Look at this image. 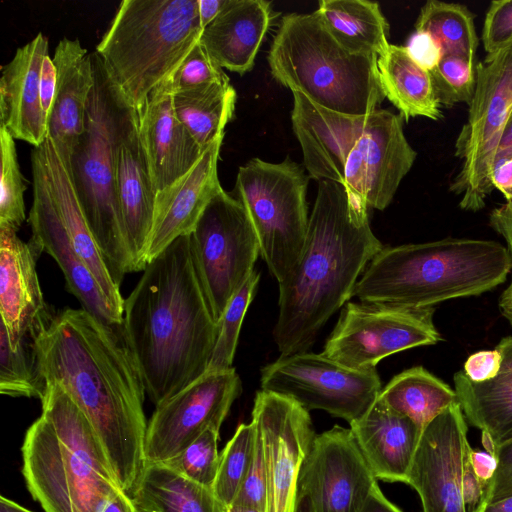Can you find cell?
I'll return each instance as SVG.
<instances>
[{"mask_svg":"<svg viewBox=\"0 0 512 512\" xmlns=\"http://www.w3.org/2000/svg\"><path fill=\"white\" fill-rule=\"evenodd\" d=\"M38 370L89 420L120 488L133 498L146 467L145 385L123 325L66 308L33 338Z\"/></svg>","mask_w":512,"mask_h":512,"instance_id":"1","label":"cell"},{"mask_svg":"<svg viewBox=\"0 0 512 512\" xmlns=\"http://www.w3.org/2000/svg\"><path fill=\"white\" fill-rule=\"evenodd\" d=\"M123 331L155 406L206 373L218 324L195 271L190 234L145 266L124 299Z\"/></svg>","mask_w":512,"mask_h":512,"instance_id":"2","label":"cell"},{"mask_svg":"<svg viewBox=\"0 0 512 512\" xmlns=\"http://www.w3.org/2000/svg\"><path fill=\"white\" fill-rule=\"evenodd\" d=\"M302 252L279 284L273 330L281 356L307 351L328 319L354 297L358 280L384 248L368 209L344 186L319 181Z\"/></svg>","mask_w":512,"mask_h":512,"instance_id":"3","label":"cell"},{"mask_svg":"<svg viewBox=\"0 0 512 512\" xmlns=\"http://www.w3.org/2000/svg\"><path fill=\"white\" fill-rule=\"evenodd\" d=\"M41 402L22 445L29 492L45 512H102L121 488L92 425L57 384Z\"/></svg>","mask_w":512,"mask_h":512,"instance_id":"4","label":"cell"},{"mask_svg":"<svg viewBox=\"0 0 512 512\" xmlns=\"http://www.w3.org/2000/svg\"><path fill=\"white\" fill-rule=\"evenodd\" d=\"M511 269L507 248L492 240L445 238L384 247L364 270L354 296L361 302L429 308L488 292Z\"/></svg>","mask_w":512,"mask_h":512,"instance_id":"5","label":"cell"},{"mask_svg":"<svg viewBox=\"0 0 512 512\" xmlns=\"http://www.w3.org/2000/svg\"><path fill=\"white\" fill-rule=\"evenodd\" d=\"M91 58L94 85L85 127L66 166L94 239L120 287L134 266L117 200L115 156L123 136L138 123V112L100 56L93 52Z\"/></svg>","mask_w":512,"mask_h":512,"instance_id":"6","label":"cell"},{"mask_svg":"<svg viewBox=\"0 0 512 512\" xmlns=\"http://www.w3.org/2000/svg\"><path fill=\"white\" fill-rule=\"evenodd\" d=\"M377 58L346 50L313 12L282 17L267 60L273 78L292 93L331 111L366 115L385 98Z\"/></svg>","mask_w":512,"mask_h":512,"instance_id":"7","label":"cell"},{"mask_svg":"<svg viewBox=\"0 0 512 512\" xmlns=\"http://www.w3.org/2000/svg\"><path fill=\"white\" fill-rule=\"evenodd\" d=\"M202 31L198 0H123L95 52L138 111L173 77Z\"/></svg>","mask_w":512,"mask_h":512,"instance_id":"8","label":"cell"},{"mask_svg":"<svg viewBox=\"0 0 512 512\" xmlns=\"http://www.w3.org/2000/svg\"><path fill=\"white\" fill-rule=\"evenodd\" d=\"M308 181L304 166L290 159L271 163L253 158L237 173L234 197L246 209L260 255L278 283L293 268L305 244Z\"/></svg>","mask_w":512,"mask_h":512,"instance_id":"9","label":"cell"},{"mask_svg":"<svg viewBox=\"0 0 512 512\" xmlns=\"http://www.w3.org/2000/svg\"><path fill=\"white\" fill-rule=\"evenodd\" d=\"M512 113V43L476 65V87L466 123L455 141L461 167L449 190L459 206L477 212L494 190V157Z\"/></svg>","mask_w":512,"mask_h":512,"instance_id":"10","label":"cell"},{"mask_svg":"<svg viewBox=\"0 0 512 512\" xmlns=\"http://www.w3.org/2000/svg\"><path fill=\"white\" fill-rule=\"evenodd\" d=\"M197 277L218 323L228 303L254 271L260 245L242 203L222 189L190 234Z\"/></svg>","mask_w":512,"mask_h":512,"instance_id":"11","label":"cell"},{"mask_svg":"<svg viewBox=\"0 0 512 512\" xmlns=\"http://www.w3.org/2000/svg\"><path fill=\"white\" fill-rule=\"evenodd\" d=\"M434 311V307L347 302L322 354L350 369L375 368L392 354L440 342Z\"/></svg>","mask_w":512,"mask_h":512,"instance_id":"12","label":"cell"},{"mask_svg":"<svg viewBox=\"0 0 512 512\" xmlns=\"http://www.w3.org/2000/svg\"><path fill=\"white\" fill-rule=\"evenodd\" d=\"M260 385L307 411L323 410L349 424L367 412L382 390L375 368L350 369L308 351L280 356L262 367Z\"/></svg>","mask_w":512,"mask_h":512,"instance_id":"13","label":"cell"},{"mask_svg":"<svg viewBox=\"0 0 512 512\" xmlns=\"http://www.w3.org/2000/svg\"><path fill=\"white\" fill-rule=\"evenodd\" d=\"M240 393L241 381L233 367L206 372L155 406L147 423L146 465L174 458L209 428L220 431Z\"/></svg>","mask_w":512,"mask_h":512,"instance_id":"14","label":"cell"},{"mask_svg":"<svg viewBox=\"0 0 512 512\" xmlns=\"http://www.w3.org/2000/svg\"><path fill=\"white\" fill-rule=\"evenodd\" d=\"M252 420L265 452V512H294L300 468L316 436L309 411L286 396L259 390Z\"/></svg>","mask_w":512,"mask_h":512,"instance_id":"15","label":"cell"},{"mask_svg":"<svg viewBox=\"0 0 512 512\" xmlns=\"http://www.w3.org/2000/svg\"><path fill=\"white\" fill-rule=\"evenodd\" d=\"M403 123L401 114L372 111L347 156L342 185L354 202L367 209L384 210L416 160Z\"/></svg>","mask_w":512,"mask_h":512,"instance_id":"16","label":"cell"},{"mask_svg":"<svg viewBox=\"0 0 512 512\" xmlns=\"http://www.w3.org/2000/svg\"><path fill=\"white\" fill-rule=\"evenodd\" d=\"M467 432L458 402L422 430L406 484L418 493L423 512H467L462 490L472 449Z\"/></svg>","mask_w":512,"mask_h":512,"instance_id":"17","label":"cell"},{"mask_svg":"<svg viewBox=\"0 0 512 512\" xmlns=\"http://www.w3.org/2000/svg\"><path fill=\"white\" fill-rule=\"evenodd\" d=\"M351 429L341 426L315 436L299 472L298 492L314 512H360L377 485Z\"/></svg>","mask_w":512,"mask_h":512,"instance_id":"18","label":"cell"},{"mask_svg":"<svg viewBox=\"0 0 512 512\" xmlns=\"http://www.w3.org/2000/svg\"><path fill=\"white\" fill-rule=\"evenodd\" d=\"M15 227L0 223V314L12 349L33 339L50 321L36 271L40 252Z\"/></svg>","mask_w":512,"mask_h":512,"instance_id":"19","label":"cell"},{"mask_svg":"<svg viewBox=\"0 0 512 512\" xmlns=\"http://www.w3.org/2000/svg\"><path fill=\"white\" fill-rule=\"evenodd\" d=\"M223 138L221 135L210 143L189 171L156 192L146 265L177 238L191 234L208 204L223 189L218 178Z\"/></svg>","mask_w":512,"mask_h":512,"instance_id":"20","label":"cell"},{"mask_svg":"<svg viewBox=\"0 0 512 512\" xmlns=\"http://www.w3.org/2000/svg\"><path fill=\"white\" fill-rule=\"evenodd\" d=\"M33 203L28 215L32 236L29 242L48 253L62 270L67 289L82 308L112 326L123 325L106 299L94 275L75 251L59 218L39 165L31 160Z\"/></svg>","mask_w":512,"mask_h":512,"instance_id":"21","label":"cell"},{"mask_svg":"<svg viewBox=\"0 0 512 512\" xmlns=\"http://www.w3.org/2000/svg\"><path fill=\"white\" fill-rule=\"evenodd\" d=\"M291 122L300 144L309 177L342 184L347 156L369 120L366 115H347L322 108L294 92Z\"/></svg>","mask_w":512,"mask_h":512,"instance_id":"22","label":"cell"},{"mask_svg":"<svg viewBox=\"0 0 512 512\" xmlns=\"http://www.w3.org/2000/svg\"><path fill=\"white\" fill-rule=\"evenodd\" d=\"M173 95L172 80H166L137 111L139 139L156 192L189 171L203 152L178 119Z\"/></svg>","mask_w":512,"mask_h":512,"instance_id":"23","label":"cell"},{"mask_svg":"<svg viewBox=\"0 0 512 512\" xmlns=\"http://www.w3.org/2000/svg\"><path fill=\"white\" fill-rule=\"evenodd\" d=\"M31 160L39 165L44 175L56 211L75 251L94 275L112 309L123 318L124 299L120 287L115 284L94 239L68 168L48 136L41 145L33 147Z\"/></svg>","mask_w":512,"mask_h":512,"instance_id":"24","label":"cell"},{"mask_svg":"<svg viewBox=\"0 0 512 512\" xmlns=\"http://www.w3.org/2000/svg\"><path fill=\"white\" fill-rule=\"evenodd\" d=\"M48 53V39L39 32L1 67L0 125L14 139L33 147L41 145L47 138V120L40 100V73Z\"/></svg>","mask_w":512,"mask_h":512,"instance_id":"25","label":"cell"},{"mask_svg":"<svg viewBox=\"0 0 512 512\" xmlns=\"http://www.w3.org/2000/svg\"><path fill=\"white\" fill-rule=\"evenodd\" d=\"M52 59L57 85L47 136L63 162L68 164L85 127L87 104L94 85L93 64L91 53L78 39H61Z\"/></svg>","mask_w":512,"mask_h":512,"instance_id":"26","label":"cell"},{"mask_svg":"<svg viewBox=\"0 0 512 512\" xmlns=\"http://www.w3.org/2000/svg\"><path fill=\"white\" fill-rule=\"evenodd\" d=\"M350 429L376 479L407 483L422 433L412 420L377 398L366 413L350 423Z\"/></svg>","mask_w":512,"mask_h":512,"instance_id":"27","label":"cell"},{"mask_svg":"<svg viewBox=\"0 0 512 512\" xmlns=\"http://www.w3.org/2000/svg\"><path fill=\"white\" fill-rule=\"evenodd\" d=\"M116 194L134 272L143 271L156 191L139 139L138 123L123 136L115 156Z\"/></svg>","mask_w":512,"mask_h":512,"instance_id":"28","label":"cell"},{"mask_svg":"<svg viewBox=\"0 0 512 512\" xmlns=\"http://www.w3.org/2000/svg\"><path fill=\"white\" fill-rule=\"evenodd\" d=\"M272 18L268 1L229 0L199 42L221 68L243 75L253 68Z\"/></svg>","mask_w":512,"mask_h":512,"instance_id":"29","label":"cell"},{"mask_svg":"<svg viewBox=\"0 0 512 512\" xmlns=\"http://www.w3.org/2000/svg\"><path fill=\"white\" fill-rule=\"evenodd\" d=\"M496 348L501 366L491 380L473 382L463 371L453 376L466 421L488 435L495 448L512 440V336L502 338Z\"/></svg>","mask_w":512,"mask_h":512,"instance_id":"30","label":"cell"},{"mask_svg":"<svg viewBox=\"0 0 512 512\" xmlns=\"http://www.w3.org/2000/svg\"><path fill=\"white\" fill-rule=\"evenodd\" d=\"M377 68L385 97L405 121L417 116L442 118L430 72L412 59L405 46L390 44L377 58Z\"/></svg>","mask_w":512,"mask_h":512,"instance_id":"31","label":"cell"},{"mask_svg":"<svg viewBox=\"0 0 512 512\" xmlns=\"http://www.w3.org/2000/svg\"><path fill=\"white\" fill-rule=\"evenodd\" d=\"M314 13L334 39L352 53L379 57L390 45L389 24L377 2L320 0Z\"/></svg>","mask_w":512,"mask_h":512,"instance_id":"32","label":"cell"},{"mask_svg":"<svg viewBox=\"0 0 512 512\" xmlns=\"http://www.w3.org/2000/svg\"><path fill=\"white\" fill-rule=\"evenodd\" d=\"M133 501L141 512H224L211 488L164 463L145 467Z\"/></svg>","mask_w":512,"mask_h":512,"instance_id":"33","label":"cell"},{"mask_svg":"<svg viewBox=\"0 0 512 512\" xmlns=\"http://www.w3.org/2000/svg\"><path fill=\"white\" fill-rule=\"evenodd\" d=\"M378 398L394 412L412 420L421 431L458 402L455 390L422 366L394 376Z\"/></svg>","mask_w":512,"mask_h":512,"instance_id":"34","label":"cell"},{"mask_svg":"<svg viewBox=\"0 0 512 512\" xmlns=\"http://www.w3.org/2000/svg\"><path fill=\"white\" fill-rule=\"evenodd\" d=\"M236 98L230 83H216L174 91L173 106L178 119L204 150L224 135L234 114Z\"/></svg>","mask_w":512,"mask_h":512,"instance_id":"35","label":"cell"},{"mask_svg":"<svg viewBox=\"0 0 512 512\" xmlns=\"http://www.w3.org/2000/svg\"><path fill=\"white\" fill-rule=\"evenodd\" d=\"M415 30L431 35L442 57L457 55L475 60L479 39L474 15L465 5L429 0L420 10Z\"/></svg>","mask_w":512,"mask_h":512,"instance_id":"36","label":"cell"},{"mask_svg":"<svg viewBox=\"0 0 512 512\" xmlns=\"http://www.w3.org/2000/svg\"><path fill=\"white\" fill-rule=\"evenodd\" d=\"M46 383L42 378L34 353L33 339L26 338L16 348L9 343L7 330L0 324V392L11 397L42 400Z\"/></svg>","mask_w":512,"mask_h":512,"instance_id":"37","label":"cell"},{"mask_svg":"<svg viewBox=\"0 0 512 512\" xmlns=\"http://www.w3.org/2000/svg\"><path fill=\"white\" fill-rule=\"evenodd\" d=\"M256 441V426L241 423L220 454L213 492L220 504L231 506L250 467Z\"/></svg>","mask_w":512,"mask_h":512,"instance_id":"38","label":"cell"},{"mask_svg":"<svg viewBox=\"0 0 512 512\" xmlns=\"http://www.w3.org/2000/svg\"><path fill=\"white\" fill-rule=\"evenodd\" d=\"M259 279V272L254 270L228 303L217 323L216 342L206 372L225 371L233 368L242 322L253 300Z\"/></svg>","mask_w":512,"mask_h":512,"instance_id":"39","label":"cell"},{"mask_svg":"<svg viewBox=\"0 0 512 512\" xmlns=\"http://www.w3.org/2000/svg\"><path fill=\"white\" fill-rule=\"evenodd\" d=\"M0 223L19 229L26 218V184L20 171L14 137L0 125Z\"/></svg>","mask_w":512,"mask_h":512,"instance_id":"40","label":"cell"},{"mask_svg":"<svg viewBox=\"0 0 512 512\" xmlns=\"http://www.w3.org/2000/svg\"><path fill=\"white\" fill-rule=\"evenodd\" d=\"M430 74L441 106L448 108L459 103L470 105L476 87L475 60L446 55Z\"/></svg>","mask_w":512,"mask_h":512,"instance_id":"41","label":"cell"},{"mask_svg":"<svg viewBox=\"0 0 512 512\" xmlns=\"http://www.w3.org/2000/svg\"><path fill=\"white\" fill-rule=\"evenodd\" d=\"M218 440L219 430L209 428L164 464L188 479L212 489L220 461Z\"/></svg>","mask_w":512,"mask_h":512,"instance_id":"42","label":"cell"},{"mask_svg":"<svg viewBox=\"0 0 512 512\" xmlns=\"http://www.w3.org/2000/svg\"><path fill=\"white\" fill-rule=\"evenodd\" d=\"M174 91L230 83L229 77L198 42L171 78Z\"/></svg>","mask_w":512,"mask_h":512,"instance_id":"43","label":"cell"},{"mask_svg":"<svg viewBox=\"0 0 512 512\" xmlns=\"http://www.w3.org/2000/svg\"><path fill=\"white\" fill-rule=\"evenodd\" d=\"M266 488L265 452L260 431L256 426V441L252 461L233 504L249 506L265 512Z\"/></svg>","mask_w":512,"mask_h":512,"instance_id":"44","label":"cell"},{"mask_svg":"<svg viewBox=\"0 0 512 512\" xmlns=\"http://www.w3.org/2000/svg\"><path fill=\"white\" fill-rule=\"evenodd\" d=\"M482 42L486 55L512 43V0H494L485 15Z\"/></svg>","mask_w":512,"mask_h":512,"instance_id":"45","label":"cell"},{"mask_svg":"<svg viewBox=\"0 0 512 512\" xmlns=\"http://www.w3.org/2000/svg\"><path fill=\"white\" fill-rule=\"evenodd\" d=\"M494 456L496 470L480 503H493L512 496V440L495 448Z\"/></svg>","mask_w":512,"mask_h":512,"instance_id":"46","label":"cell"},{"mask_svg":"<svg viewBox=\"0 0 512 512\" xmlns=\"http://www.w3.org/2000/svg\"><path fill=\"white\" fill-rule=\"evenodd\" d=\"M500 366L501 354L495 347L471 354L464 362L463 372L473 382H484L494 378Z\"/></svg>","mask_w":512,"mask_h":512,"instance_id":"47","label":"cell"},{"mask_svg":"<svg viewBox=\"0 0 512 512\" xmlns=\"http://www.w3.org/2000/svg\"><path fill=\"white\" fill-rule=\"evenodd\" d=\"M405 47L412 59L429 72L442 58V51L436 40L423 31L415 30Z\"/></svg>","mask_w":512,"mask_h":512,"instance_id":"48","label":"cell"},{"mask_svg":"<svg viewBox=\"0 0 512 512\" xmlns=\"http://www.w3.org/2000/svg\"><path fill=\"white\" fill-rule=\"evenodd\" d=\"M57 72L49 53L44 57L40 73V100L43 114L48 122L55 99Z\"/></svg>","mask_w":512,"mask_h":512,"instance_id":"49","label":"cell"},{"mask_svg":"<svg viewBox=\"0 0 512 512\" xmlns=\"http://www.w3.org/2000/svg\"><path fill=\"white\" fill-rule=\"evenodd\" d=\"M489 225L506 241L512 266V200L491 211Z\"/></svg>","mask_w":512,"mask_h":512,"instance_id":"50","label":"cell"},{"mask_svg":"<svg viewBox=\"0 0 512 512\" xmlns=\"http://www.w3.org/2000/svg\"><path fill=\"white\" fill-rule=\"evenodd\" d=\"M469 460L475 475L485 490L496 470L497 461L495 456L487 451L471 449Z\"/></svg>","mask_w":512,"mask_h":512,"instance_id":"51","label":"cell"},{"mask_svg":"<svg viewBox=\"0 0 512 512\" xmlns=\"http://www.w3.org/2000/svg\"><path fill=\"white\" fill-rule=\"evenodd\" d=\"M462 490L466 507L470 512L474 511L482 500L484 488L475 475L470 460L465 468Z\"/></svg>","mask_w":512,"mask_h":512,"instance_id":"52","label":"cell"},{"mask_svg":"<svg viewBox=\"0 0 512 512\" xmlns=\"http://www.w3.org/2000/svg\"><path fill=\"white\" fill-rule=\"evenodd\" d=\"M492 184L494 189L502 193L506 201L512 200V158L493 164Z\"/></svg>","mask_w":512,"mask_h":512,"instance_id":"53","label":"cell"},{"mask_svg":"<svg viewBox=\"0 0 512 512\" xmlns=\"http://www.w3.org/2000/svg\"><path fill=\"white\" fill-rule=\"evenodd\" d=\"M360 512H402L390 502L380 490L378 484L374 487Z\"/></svg>","mask_w":512,"mask_h":512,"instance_id":"54","label":"cell"},{"mask_svg":"<svg viewBox=\"0 0 512 512\" xmlns=\"http://www.w3.org/2000/svg\"><path fill=\"white\" fill-rule=\"evenodd\" d=\"M228 2L229 0H198V13L202 29L217 18Z\"/></svg>","mask_w":512,"mask_h":512,"instance_id":"55","label":"cell"},{"mask_svg":"<svg viewBox=\"0 0 512 512\" xmlns=\"http://www.w3.org/2000/svg\"><path fill=\"white\" fill-rule=\"evenodd\" d=\"M102 512H141L135 505L133 499L122 489L113 495Z\"/></svg>","mask_w":512,"mask_h":512,"instance_id":"56","label":"cell"},{"mask_svg":"<svg viewBox=\"0 0 512 512\" xmlns=\"http://www.w3.org/2000/svg\"><path fill=\"white\" fill-rule=\"evenodd\" d=\"M507 158H512V113L501 136L494 163Z\"/></svg>","mask_w":512,"mask_h":512,"instance_id":"57","label":"cell"},{"mask_svg":"<svg viewBox=\"0 0 512 512\" xmlns=\"http://www.w3.org/2000/svg\"><path fill=\"white\" fill-rule=\"evenodd\" d=\"M472 512H512V496L493 503H480Z\"/></svg>","mask_w":512,"mask_h":512,"instance_id":"58","label":"cell"},{"mask_svg":"<svg viewBox=\"0 0 512 512\" xmlns=\"http://www.w3.org/2000/svg\"><path fill=\"white\" fill-rule=\"evenodd\" d=\"M499 310L512 325V280L499 298Z\"/></svg>","mask_w":512,"mask_h":512,"instance_id":"59","label":"cell"},{"mask_svg":"<svg viewBox=\"0 0 512 512\" xmlns=\"http://www.w3.org/2000/svg\"><path fill=\"white\" fill-rule=\"evenodd\" d=\"M0 512H32L20 504L1 496L0 498Z\"/></svg>","mask_w":512,"mask_h":512,"instance_id":"60","label":"cell"},{"mask_svg":"<svg viewBox=\"0 0 512 512\" xmlns=\"http://www.w3.org/2000/svg\"><path fill=\"white\" fill-rule=\"evenodd\" d=\"M294 512H314L311 501L306 494L298 492Z\"/></svg>","mask_w":512,"mask_h":512,"instance_id":"61","label":"cell"},{"mask_svg":"<svg viewBox=\"0 0 512 512\" xmlns=\"http://www.w3.org/2000/svg\"><path fill=\"white\" fill-rule=\"evenodd\" d=\"M224 512H263L253 507L232 504L231 506L224 509Z\"/></svg>","mask_w":512,"mask_h":512,"instance_id":"62","label":"cell"}]
</instances>
